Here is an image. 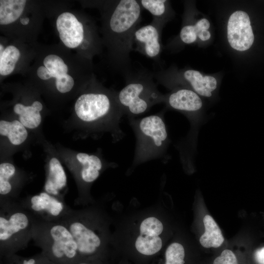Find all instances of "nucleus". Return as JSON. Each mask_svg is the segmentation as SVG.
Here are the masks:
<instances>
[{"mask_svg": "<svg viewBox=\"0 0 264 264\" xmlns=\"http://www.w3.org/2000/svg\"><path fill=\"white\" fill-rule=\"evenodd\" d=\"M44 66L50 72L52 77L56 79L67 74L68 67L59 56L50 54L44 60Z\"/></svg>", "mask_w": 264, "mask_h": 264, "instance_id": "obj_24", "label": "nucleus"}, {"mask_svg": "<svg viewBox=\"0 0 264 264\" xmlns=\"http://www.w3.org/2000/svg\"><path fill=\"white\" fill-rule=\"evenodd\" d=\"M163 226L162 222L154 217L145 219L141 223L140 233L141 235L159 236L162 232Z\"/></svg>", "mask_w": 264, "mask_h": 264, "instance_id": "obj_27", "label": "nucleus"}, {"mask_svg": "<svg viewBox=\"0 0 264 264\" xmlns=\"http://www.w3.org/2000/svg\"><path fill=\"white\" fill-rule=\"evenodd\" d=\"M164 112V110L138 119L128 117L136 138L134 164L160 159L165 155L170 141Z\"/></svg>", "mask_w": 264, "mask_h": 264, "instance_id": "obj_5", "label": "nucleus"}, {"mask_svg": "<svg viewBox=\"0 0 264 264\" xmlns=\"http://www.w3.org/2000/svg\"><path fill=\"white\" fill-rule=\"evenodd\" d=\"M227 33L230 45L236 50L245 51L254 42L249 17L243 11L238 10L231 15L228 21Z\"/></svg>", "mask_w": 264, "mask_h": 264, "instance_id": "obj_9", "label": "nucleus"}, {"mask_svg": "<svg viewBox=\"0 0 264 264\" xmlns=\"http://www.w3.org/2000/svg\"><path fill=\"white\" fill-rule=\"evenodd\" d=\"M184 258L185 250L182 245L174 242L166 250L165 264H184Z\"/></svg>", "mask_w": 264, "mask_h": 264, "instance_id": "obj_26", "label": "nucleus"}, {"mask_svg": "<svg viewBox=\"0 0 264 264\" xmlns=\"http://www.w3.org/2000/svg\"><path fill=\"white\" fill-rule=\"evenodd\" d=\"M25 0H0V24L6 25L16 21L22 13Z\"/></svg>", "mask_w": 264, "mask_h": 264, "instance_id": "obj_20", "label": "nucleus"}, {"mask_svg": "<svg viewBox=\"0 0 264 264\" xmlns=\"http://www.w3.org/2000/svg\"><path fill=\"white\" fill-rule=\"evenodd\" d=\"M38 76L42 80H45L52 78L51 74L44 66H40L37 71Z\"/></svg>", "mask_w": 264, "mask_h": 264, "instance_id": "obj_30", "label": "nucleus"}, {"mask_svg": "<svg viewBox=\"0 0 264 264\" xmlns=\"http://www.w3.org/2000/svg\"><path fill=\"white\" fill-rule=\"evenodd\" d=\"M125 86L117 92L118 103L128 117L148 111L154 105L164 103L165 95L158 89L153 73L146 69L131 71L124 77Z\"/></svg>", "mask_w": 264, "mask_h": 264, "instance_id": "obj_4", "label": "nucleus"}, {"mask_svg": "<svg viewBox=\"0 0 264 264\" xmlns=\"http://www.w3.org/2000/svg\"><path fill=\"white\" fill-rule=\"evenodd\" d=\"M107 20V39L111 58L124 77L131 72L132 39L141 19L142 7L136 0L112 1Z\"/></svg>", "mask_w": 264, "mask_h": 264, "instance_id": "obj_1", "label": "nucleus"}, {"mask_svg": "<svg viewBox=\"0 0 264 264\" xmlns=\"http://www.w3.org/2000/svg\"><path fill=\"white\" fill-rule=\"evenodd\" d=\"M75 264H101L100 261L97 259L85 260L81 261Z\"/></svg>", "mask_w": 264, "mask_h": 264, "instance_id": "obj_32", "label": "nucleus"}, {"mask_svg": "<svg viewBox=\"0 0 264 264\" xmlns=\"http://www.w3.org/2000/svg\"><path fill=\"white\" fill-rule=\"evenodd\" d=\"M56 27L64 44L70 48L80 45L84 39V28L82 22L72 13L65 12L59 16Z\"/></svg>", "mask_w": 264, "mask_h": 264, "instance_id": "obj_12", "label": "nucleus"}, {"mask_svg": "<svg viewBox=\"0 0 264 264\" xmlns=\"http://www.w3.org/2000/svg\"><path fill=\"white\" fill-rule=\"evenodd\" d=\"M77 161L81 165L79 177L85 183H91L99 177L103 167L101 159L95 154L84 153L77 154Z\"/></svg>", "mask_w": 264, "mask_h": 264, "instance_id": "obj_14", "label": "nucleus"}, {"mask_svg": "<svg viewBox=\"0 0 264 264\" xmlns=\"http://www.w3.org/2000/svg\"><path fill=\"white\" fill-rule=\"evenodd\" d=\"M36 219L47 221L62 220L72 209L65 200L46 192L18 200Z\"/></svg>", "mask_w": 264, "mask_h": 264, "instance_id": "obj_8", "label": "nucleus"}, {"mask_svg": "<svg viewBox=\"0 0 264 264\" xmlns=\"http://www.w3.org/2000/svg\"><path fill=\"white\" fill-rule=\"evenodd\" d=\"M205 232L199 238L201 245L205 248H217L223 242L221 231L213 218L206 215L203 219Z\"/></svg>", "mask_w": 264, "mask_h": 264, "instance_id": "obj_18", "label": "nucleus"}, {"mask_svg": "<svg viewBox=\"0 0 264 264\" xmlns=\"http://www.w3.org/2000/svg\"><path fill=\"white\" fill-rule=\"evenodd\" d=\"M20 57L19 50L14 45L7 46L0 55V74L5 76L11 73Z\"/></svg>", "mask_w": 264, "mask_h": 264, "instance_id": "obj_22", "label": "nucleus"}, {"mask_svg": "<svg viewBox=\"0 0 264 264\" xmlns=\"http://www.w3.org/2000/svg\"><path fill=\"white\" fill-rule=\"evenodd\" d=\"M71 233L83 260L97 259L100 255L102 241L89 224L85 210L72 209L62 220Z\"/></svg>", "mask_w": 264, "mask_h": 264, "instance_id": "obj_6", "label": "nucleus"}, {"mask_svg": "<svg viewBox=\"0 0 264 264\" xmlns=\"http://www.w3.org/2000/svg\"><path fill=\"white\" fill-rule=\"evenodd\" d=\"M35 217L17 201H0V258L26 248Z\"/></svg>", "mask_w": 264, "mask_h": 264, "instance_id": "obj_2", "label": "nucleus"}, {"mask_svg": "<svg viewBox=\"0 0 264 264\" xmlns=\"http://www.w3.org/2000/svg\"><path fill=\"white\" fill-rule=\"evenodd\" d=\"M0 264H54L42 252L30 257L14 254L0 258Z\"/></svg>", "mask_w": 264, "mask_h": 264, "instance_id": "obj_23", "label": "nucleus"}, {"mask_svg": "<svg viewBox=\"0 0 264 264\" xmlns=\"http://www.w3.org/2000/svg\"><path fill=\"white\" fill-rule=\"evenodd\" d=\"M162 29L151 22L138 27L132 39V50L147 58L158 60L162 51L161 42Z\"/></svg>", "mask_w": 264, "mask_h": 264, "instance_id": "obj_10", "label": "nucleus"}, {"mask_svg": "<svg viewBox=\"0 0 264 264\" xmlns=\"http://www.w3.org/2000/svg\"><path fill=\"white\" fill-rule=\"evenodd\" d=\"M20 21H21V22L23 25H26L29 22V19L28 18H22V19H21Z\"/></svg>", "mask_w": 264, "mask_h": 264, "instance_id": "obj_33", "label": "nucleus"}, {"mask_svg": "<svg viewBox=\"0 0 264 264\" xmlns=\"http://www.w3.org/2000/svg\"><path fill=\"white\" fill-rule=\"evenodd\" d=\"M254 259L258 264H264V246L255 252Z\"/></svg>", "mask_w": 264, "mask_h": 264, "instance_id": "obj_31", "label": "nucleus"}, {"mask_svg": "<svg viewBox=\"0 0 264 264\" xmlns=\"http://www.w3.org/2000/svg\"><path fill=\"white\" fill-rule=\"evenodd\" d=\"M0 134L6 136L11 144L20 145L27 139L28 132L26 128L19 120L0 121Z\"/></svg>", "mask_w": 264, "mask_h": 264, "instance_id": "obj_19", "label": "nucleus"}, {"mask_svg": "<svg viewBox=\"0 0 264 264\" xmlns=\"http://www.w3.org/2000/svg\"><path fill=\"white\" fill-rule=\"evenodd\" d=\"M164 103L167 108L182 112L191 118L198 112L203 106L198 94L183 87L175 88L171 92L165 95Z\"/></svg>", "mask_w": 264, "mask_h": 264, "instance_id": "obj_11", "label": "nucleus"}, {"mask_svg": "<svg viewBox=\"0 0 264 264\" xmlns=\"http://www.w3.org/2000/svg\"><path fill=\"white\" fill-rule=\"evenodd\" d=\"M142 8L149 11L153 17L152 22L163 29L170 18L171 10L169 1L166 0H138Z\"/></svg>", "mask_w": 264, "mask_h": 264, "instance_id": "obj_17", "label": "nucleus"}, {"mask_svg": "<svg viewBox=\"0 0 264 264\" xmlns=\"http://www.w3.org/2000/svg\"><path fill=\"white\" fill-rule=\"evenodd\" d=\"M210 26L209 21L205 18L199 20L195 24H186L180 30L179 38L185 44L194 43L197 38L202 41H207L211 37L208 31Z\"/></svg>", "mask_w": 264, "mask_h": 264, "instance_id": "obj_16", "label": "nucleus"}, {"mask_svg": "<svg viewBox=\"0 0 264 264\" xmlns=\"http://www.w3.org/2000/svg\"><path fill=\"white\" fill-rule=\"evenodd\" d=\"M32 240L54 264H75L83 261L71 233L62 221L35 218Z\"/></svg>", "mask_w": 264, "mask_h": 264, "instance_id": "obj_3", "label": "nucleus"}, {"mask_svg": "<svg viewBox=\"0 0 264 264\" xmlns=\"http://www.w3.org/2000/svg\"><path fill=\"white\" fill-rule=\"evenodd\" d=\"M16 172V168L12 163L4 162L0 164V200L6 198L8 194L9 179Z\"/></svg>", "mask_w": 264, "mask_h": 264, "instance_id": "obj_25", "label": "nucleus"}, {"mask_svg": "<svg viewBox=\"0 0 264 264\" xmlns=\"http://www.w3.org/2000/svg\"><path fill=\"white\" fill-rule=\"evenodd\" d=\"M74 84L73 78L66 74L56 79V87L61 93H66L70 91Z\"/></svg>", "mask_w": 264, "mask_h": 264, "instance_id": "obj_28", "label": "nucleus"}, {"mask_svg": "<svg viewBox=\"0 0 264 264\" xmlns=\"http://www.w3.org/2000/svg\"><path fill=\"white\" fill-rule=\"evenodd\" d=\"M67 186V177L60 161L52 157L49 161L44 190L46 193L64 200Z\"/></svg>", "mask_w": 264, "mask_h": 264, "instance_id": "obj_13", "label": "nucleus"}, {"mask_svg": "<svg viewBox=\"0 0 264 264\" xmlns=\"http://www.w3.org/2000/svg\"><path fill=\"white\" fill-rule=\"evenodd\" d=\"M213 264H238L237 257L230 250H223L214 261Z\"/></svg>", "mask_w": 264, "mask_h": 264, "instance_id": "obj_29", "label": "nucleus"}, {"mask_svg": "<svg viewBox=\"0 0 264 264\" xmlns=\"http://www.w3.org/2000/svg\"><path fill=\"white\" fill-rule=\"evenodd\" d=\"M157 83L172 88L176 85L185 86L199 96L211 97L217 87V81L212 76H203L197 70L188 69L181 72L161 70L153 73Z\"/></svg>", "mask_w": 264, "mask_h": 264, "instance_id": "obj_7", "label": "nucleus"}, {"mask_svg": "<svg viewBox=\"0 0 264 264\" xmlns=\"http://www.w3.org/2000/svg\"><path fill=\"white\" fill-rule=\"evenodd\" d=\"M0 55H1L2 54L5 49L3 48V46L1 44H0Z\"/></svg>", "mask_w": 264, "mask_h": 264, "instance_id": "obj_34", "label": "nucleus"}, {"mask_svg": "<svg viewBox=\"0 0 264 264\" xmlns=\"http://www.w3.org/2000/svg\"><path fill=\"white\" fill-rule=\"evenodd\" d=\"M135 246L136 250L146 256H151L157 253L162 246V242L159 236L140 235L137 238Z\"/></svg>", "mask_w": 264, "mask_h": 264, "instance_id": "obj_21", "label": "nucleus"}, {"mask_svg": "<svg viewBox=\"0 0 264 264\" xmlns=\"http://www.w3.org/2000/svg\"><path fill=\"white\" fill-rule=\"evenodd\" d=\"M43 109V105L38 101H34L31 106L16 104L13 108L15 113L19 115L21 123L26 128L35 129L40 125L42 117L40 111Z\"/></svg>", "mask_w": 264, "mask_h": 264, "instance_id": "obj_15", "label": "nucleus"}]
</instances>
